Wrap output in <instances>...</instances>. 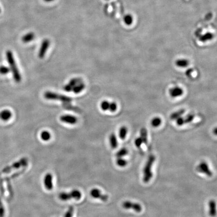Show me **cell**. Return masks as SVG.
I'll list each match as a JSON object with an SVG mask.
<instances>
[{
  "label": "cell",
  "mask_w": 217,
  "mask_h": 217,
  "mask_svg": "<svg viewBox=\"0 0 217 217\" xmlns=\"http://www.w3.org/2000/svg\"><path fill=\"white\" fill-rule=\"evenodd\" d=\"M185 110L183 109L179 110L175 112L172 113L170 115V119L172 120H175L177 118L182 116V115H183V114L185 113Z\"/></svg>",
  "instance_id": "obj_20"
},
{
  "label": "cell",
  "mask_w": 217,
  "mask_h": 217,
  "mask_svg": "<svg viewBox=\"0 0 217 217\" xmlns=\"http://www.w3.org/2000/svg\"><path fill=\"white\" fill-rule=\"evenodd\" d=\"M117 165L121 168L125 167L127 165V161L126 160L123 159L122 157L118 158L116 161Z\"/></svg>",
  "instance_id": "obj_26"
},
{
  "label": "cell",
  "mask_w": 217,
  "mask_h": 217,
  "mask_svg": "<svg viewBox=\"0 0 217 217\" xmlns=\"http://www.w3.org/2000/svg\"><path fill=\"white\" fill-rule=\"evenodd\" d=\"M155 158H156L155 156L154 155H151L149 156L147 161L145 165L143 170V181L145 183H149L151 179H152L153 174H152L151 168L153 166V163H154Z\"/></svg>",
  "instance_id": "obj_2"
},
{
  "label": "cell",
  "mask_w": 217,
  "mask_h": 217,
  "mask_svg": "<svg viewBox=\"0 0 217 217\" xmlns=\"http://www.w3.org/2000/svg\"><path fill=\"white\" fill-rule=\"evenodd\" d=\"M6 57L7 61L9 65L10 71H11L15 81L17 83H19L21 81V75L17 67L13 52L10 50H7L6 52Z\"/></svg>",
  "instance_id": "obj_1"
},
{
  "label": "cell",
  "mask_w": 217,
  "mask_h": 217,
  "mask_svg": "<svg viewBox=\"0 0 217 217\" xmlns=\"http://www.w3.org/2000/svg\"><path fill=\"white\" fill-rule=\"evenodd\" d=\"M162 120L159 117H154L151 121V125L153 127H158L161 125Z\"/></svg>",
  "instance_id": "obj_23"
},
{
  "label": "cell",
  "mask_w": 217,
  "mask_h": 217,
  "mask_svg": "<svg viewBox=\"0 0 217 217\" xmlns=\"http://www.w3.org/2000/svg\"><path fill=\"white\" fill-rule=\"evenodd\" d=\"M61 122L71 125H74L78 122V119L74 116L71 115H62L60 117Z\"/></svg>",
  "instance_id": "obj_10"
},
{
  "label": "cell",
  "mask_w": 217,
  "mask_h": 217,
  "mask_svg": "<svg viewBox=\"0 0 217 217\" xmlns=\"http://www.w3.org/2000/svg\"><path fill=\"white\" fill-rule=\"evenodd\" d=\"M194 115L192 114H190L188 115H186L185 118H183L184 119V123L185 124L189 123L193 121V120L194 119Z\"/></svg>",
  "instance_id": "obj_30"
},
{
  "label": "cell",
  "mask_w": 217,
  "mask_h": 217,
  "mask_svg": "<svg viewBox=\"0 0 217 217\" xmlns=\"http://www.w3.org/2000/svg\"><path fill=\"white\" fill-rule=\"evenodd\" d=\"M43 1L46 2V3H51V2L54 1L55 0H43Z\"/></svg>",
  "instance_id": "obj_37"
},
{
  "label": "cell",
  "mask_w": 217,
  "mask_h": 217,
  "mask_svg": "<svg viewBox=\"0 0 217 217\" xmlns=\"http://www.w3.org/2000/svg\"><path fill=\"white\" fill-rule=\"evenodd\" d=\"M117 109V105L116 103L113 102L110 103L109 111H110L111 112H114L116 111Z\"/></svg>",
  "instance_id": "obj_32"
},
{
  "label": "cell",
  "mask_w": 217,
  "mask_h": 217,
  "mask_svg": "<svg viewBox=\"0 0 217 217\" xmlns=\"http://www.w3.org/2000/svg\"><path fill=\"white\" fill-rule=\"evenodd\" d=\"M213 34H212L211 33L208 32L201 36L200 37L199 40L201 42H205V41L211 40L213 38Z\"/></svg>",
  "instance_id": "obj_24"
},
{
  "label": "cell",
  "mask_w": 217,
  "mask_h": 217,
  "mask_svg": "<svg viewBox=\"0 0 217 217\" xmlns=\"http://www.w3.org/2000/svg\"><path fill=\"white\" fill-rule=\"evenodd\" d=\"M133 17L130 15H127L124 18V21L127 25H130L133 22Z\"/></svg>",
  "instance_id": "obj_29"
},
{
  "label": "cell",
  "mask_w": 217,
  "mask_h": 217,
  "mask_svg": "<svg viewBox=\"0 0 217 217\" xmlns=\"http://www.w3.org/2000/svg\"><path fill=\"white\" fill-rule=\"evenodd\" d=\"M140 135V137L142 139L143 143L147 144L148 142V134L146 128H142V129H141Z\"/></svg>",
  "instance_id": "obj_18"
},
{
  "label": "cell",
  "mask_w": 217,
  "mask_h": 217,
  "mask_svg": "<svg viewBox=\"0 0 217 217\" xmlns=\"http://www.w3.org/2000/svg\"><path fill=\"white\" fill-rule=\"evenodd\" d=\"M90 195L94 199H99L103 201H107L109 199L108 195L103 194L102 193L99 189L94 188L90 191Z\"/></svg>",
  "instance_id": "obj_5"
},
{
  "label": "cell",
  "mask_w": 217,
  "mask_h": 217,
  "mask_svg": "<svg viewBox=\"0 0 217 217\" xmlns=\"http://www.w3.org/2000/svg\"><path fill=\"white\" fill-rule=\"evenodd\" d=\"M193 70L192 68H189L188 70H186V75L187 77L190 78V77H192V74H193Z\"/></svg>",
  "instance_id": "obj_36"
},
{
  "label": "cell",
  "mask_w": 217,
  "mask_h": 217,
  "mask_svg": "<svg viewBox=\"0 0 217 217\" xmlns=\"http://www.w3.org/2000/svg\"><path fill=\"white\" fill-rule=\"evenodd\" d=\"M197 170L199 172L204 173L209 177L213 175L212 172L210 170L209 165L206 162H201L197 167Z\"/></svg>",
  "instance_id": "obj_7"
},
{
  "label": "cell",
  "mask_w": 217,
  "mask_h": 217,
  "mask_svg": "<svg viewBox=\"0 0 217 217\" xmlns=\"http://www.w3.org/2000/svg\"><path fill=\"white\" fill-rule=\"evenodd\" d=\"M175 64L179 67H186L189 64V61L186 59H179L175 62Z\"/></svg>",
  "instance_id": "obj_19"
},
{
  "label": "cell",
  "mask_w": 217,
  "mask_h": 217,
  "mask_svg": "<svg viewBox=\"0 0 217 217\" xmlns=\"http://www.w3.org/2000/svg\"><path fill=\"white\" fill-rule=\"evenodd\" d=\"M40 138L43 141H48L51 139V134L47 131H43L40 134Z\"/></svg>",
  "instance_id": "obj_22"
},
{
  "label": "cell",
  "mask_w": 217,
  "mask_h": 217,
  "mask_svg": "<svg viewBox=\"0 0 217 217\" xmlns=\"http://www.w3.org/2000/svg\"><path fill=\"white\" fill-rule=\"evenodd\" d=\"M50 45V41L48 39H44L41 43V46L39 50L38 57L40 59L44 58L47 50Z\"/></svg>",
  "instance_id": "obj_6"
},
{
  "label": "cell",
  "mask_w": 217,
  "mask_h": 217,
  "mask_svg": "<svg viewBox=\"0 0 217 217\" xmlns=\"http://www.w3.org/2000/svg\"><path fill=\"white\" fill-rule=\"evenodd\" d=\"M44 96L46 99H49V100H59L63 102L67 103H71L72 101V99L70 98V96L57 94L56 92H52L49 91L46 92L44 93Z\"/></svg>",
  "instance_id": "obj_3"
},
{
  "label": "cell",
  "mask_w": 217,
  "mask_h": 217,
  "mask_svg": "<svg viewBox=\"0 0 217 217\" xmlns=\"http://www.w3.org/2000/svg\"><path fill=\"white\" fill-rule=\"evenodd\" d=\"M10 70L9 67L5 65L0 66V74L2 75H5L10 72Z\"/></svg>",
  "instance_id": "obj_28"
},
{
  "label": "cell",
  "mask_w": 217,
  "mask_h": 217,
  "mask_svg": "<svg viewBox=\"0 0 217 217\" xmlns=\"http://www.w3.org/2000/svg\"><path fill=\"white\" fill-rule=\"evenodd\" d=\"M58 197L60 200L63 201H68L70 200L68 197V193L67 192H61L58 195Z\"/></svg>",
  "instance_id": "obj_27"
},
{
  "label": "cell",
  "mask_w": 217,
  "mask_h": 217,
  "mask_svg": "<svg viewBox=\"0 0 217 217\" xmlns=\"http://www.w3.org/2000/svg\"><path fill=\"white\" fill-rule=\"evenodd\" d=\"M85 84L82 81L74 86L72 89V91L74 94H79L85 89Z\"/></svg>",
  "instance_id": "obj_17"
},
{
  "label": "cell",
  "mask_w": 217,
  "mask_h": 217,
  "mask_svg": "<svg viewBox=\"0 0 217 217\" xmlns=\"http://www.w3.org/2000/svg\"><path fill=\"white\" fill-rule=\"evenodd\" d=\"M53 177L51 173H47L44 176L43 183L46 190L48 191L52 190L53 189Z\"/></svg>",
  "instance_id": "obj_8"
},
{
  "label": "cell",
  "mask_w": 217,
  "mask_h": 217,
  "mask_svg": "<svg viewBox=\"0 0 217 217\" xmlns=\"http://www.w3.org/2000/svg\"><path fill=\"white\" fill-rule=\"evenodd\" d=\"M175 121H176V124H177L179 126H183V124H185V123H184V119H183V117L181 116L179 118H177L175 120Z\"/></svg>",
  "instance_id": "obj_35"
},
{
  "label": "cell",
  "mask_w": 217,
  "mask_h": 217,
  "mask_svg": "<svg viewBox=\"0 0 217 217\" xmlns=\"http://www.w3.org/2000/svg\"><path fill=\"white\" fill-rule=\"evenodd\" d=\"M106 1H109V0H106Z\"/></svg>",
  "instance_id": "obj_40"
},
{
  "label": "cell",
  "mask_w": 217,
  "mask_h": 217,
  "mask_svg": "<svg viewBox=\"0 0 217 217\" xmlns=\"http://www.w3.org/2000/svg\"><path fill=\"white\" fill-rule=\"evenodd\" d=\"M110 103L107 101H103L101 103V108L103 111H106L109 110Z\"/></svg>",
  "instance_id": "obj_31"
},
{
  "label": "cell",
  "mask_w": 217,
  "mask_h": 217,
  "mask_svg": "<svg viewBox=\"0 0 217 217\" xmlns=\"http://www.w3.org/2000/svg\"><path fill=\"white\" fill-rule=\"evenodd\" d=\"M70 193L71 196V199H74L75 200H80L82 197V193L78 190H73L71 192H70Z\"/></svg>",
  "instance_id": "obj_16"
},
{
  "label": "cell",
  "mask_w": 217,
  "mask_h": 217,
  "mask_svg": "<svg viewBox=\"0 0 217 217\" xmlns=\"http://www.w3.org/2000/svg\"><path fill=\"white\" fill-rule=\"evenodd\" d=\"M169 94L172 98H177L183 95V90L180 87H173L169 90Z\"/></svg>",
  "instance_id": "obj_11"
},
{
  "label": "cell",
  "mask_w": 217,
  "mask_h": 217,
  "mask_svg": "<svg viewBox=\"0 0 217 217\" xmlns=\"http://www.w3.org/2000/svg\"><path fill=\"white\" fill-rule=\"evenodd\" d=\"M209 215L212 217H214L216 215V202L214 200H211L209 202Z\"/></svg>",
  "instance_id": "obj_14"
},
{
  "label": "cell",
  "mask_w": 217,
  "mask_h": 217,
  "mask_svg": "<svg viewBox=\"0 0 217 217\" xmlns=\"http://www.w3.org/2000/svg\"><path fill=\"white\" fill-rule=\"evenodd\" d=\"M74 208L73 207H70L67 211L65 213L64 217H72L74 214Z\"/></svg>",
  "instance_id": "obj_33"
},
{
  "label": "cell",
  "mask_w": 217,
  "mask_h": 217,
  "mask_svg": "<svg viewBox=\"0 0 217 217\" xmlns=\"http://www.w3.org/2000/svg\"><path fill=\"white\" fill-rule=\"evenodd\" d=\"M128 150L126 148H122L117 152L116 156L117 158L123 157V156H126V155L128 154Z\"/></svg>",
  "instance_id": "obj_25"
},
{
  "label": "cell",
  "mask_w": 217,
  "mask_h": 217,
  "mask_svg": "<svg viewBox=\"0 0 217 217\" xmlns=\"http://www.w3.org/2000/svg\"><path fill=\"white\" fill-rule=\"evenodd\" d=\"M214 133L215 134H217V129H216V128H215V129Z\"/></svg>",
  "instance_id": "obj_38"
},
{
  "label": "cell",
  "mask_w": 217,
  "mask_h": 217,
  "mask_svg": "<svg viewBox=\"0 0 217 217\" xmlns=\"http://www.w3.org/2000/svg\"><path fill=\"white\" fill-rule=\"evenodd\" d=\"M110 144V146L113 149H115L118 147V142L115 134L112 133L109 138Z\"/></svg>",
  "instance_id": "obj_15"
},
{
  "label": "cell",
  "mask_w": 217,
  "mask_h": 217,
  "mask_svg": "<svg viewBox=\"0 0 217 217\" xmlns=\"http://www.w3.org/2000/svg\"><path fill=\"white\" fill-rule=\"evenodd\" d=\"M142 143H143V142H142V139H141V138L140 137L137 138L136 139H135V145L137 147L140 148L141 145H142Z\"/></svg>",
  "instance_id": "obj_34"
},
{
  "label": "cell",
  "mask_w": 217,
  "mask_h": 217,
  "mask_svg": "<svg viewBox=\"0 0 217 217\" xmlns=\"http://www.w3.org/2000/svg\"><path fill=\"white\" fill-rule=\"evenodd\" d=\"M12 113L9 110H4L0 112V119L3 121H8L11 118Z\"/></svg>",
  "instance_id": "obj_12"
},
{
  "label": "cell",
  "mask_w": 217,
  "mask_h": 217,
  "mask_svg": "<svg viewBox=\"0 0 217 217\" xmlns=\"http://www.w3.org/2000/svg\"><path fill=\"white\" fill-rule=\"evenodd\" d=\"M122 207L126 210L132 209L137 213H140L142 211V206L138 203H133L130 201H125L122 204Z\"/></svg>",
  "instance_id": "obj_4"
},
{
  "label": "cell",
  "mask_w": 217,
  "mask_h": 217,
  "mask_svg": "<svg viewBox=\"0 0 217 217\" xmlns=\"http://www.w3.org/2000/svg\"><path fill=\"white\" fill-rule=\"evenodd\" d=\"M35 37V33L33 32H29L23 36L22 38V41L24 43H27L31 42L34 40Z\"/></svg>",
  "instance_id": "obj_13"
},
{
  "label": "cell",
  "mask_w": 217,
  "mask_h": 217,
  "mask_svg": "<svg viewBox=\"0 0 217 217\" xmlns=\"http://www.w3.org/2000/svg\"><path fill=\"white\" fill-rule=\"evenodd\" d=\"M81 82H82V80L81 78H72L70 80L68 83L64 85L63 89L65 92H70L72 91V89L74 86Z\"/></svg>",
  "instance_id": "obj_9"
},
{
  "label": "cell",
  "mask_w": 217,
  "mask_h": 217,
  "mask_svg": "<svg viewBox=\"0 0 217 217\" xmlns=\"http://www.w3.org/2000/svg\"><path fill=\"white\" fill-rule=\"evenodd\" d=\"M0 12H1V9H0Z\"/></svg>",
  "instance_id": "obj_39"
},
{
  "label": "cell",
  "mask_w": 217,
  "mask_h": 217,
  "mask_svg": "<svg viewBox=\"0 0 217 217\" xmlns=\"http://www.w3.org/2000/svg\"><path fill=\"white\" fill-rule=\"evenodd\" d=\"M127 133H128V129L126 127H121L119 131V136L120 138L122 140L125 139L126 137Z\"/></svg>",
  "instance_id": "obj_21"
}]
</instances>
